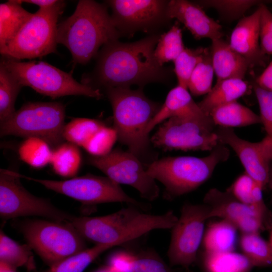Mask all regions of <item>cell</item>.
I'll list each match as a JSON object with an SVG mask.
<instances>
[{
	"label": "cell",
	"instance_id": "6da1fadb",
	"mask_svg": "<svg viewBox=\"0 0 272 272\" xmlns=\"http://www.w3.org/2000/svg\"><path fill=\"white\" fill-rule=\"evenodd\" d=\"M160 35L152 34L137 41L122 43L118 40L105 44L99 51L92 75L84 80L94 87H142L152 82H164L170 71L154 57Z\"/></svg>",
	"mask_w": 272,
	"mask_h": 272
},
{
	"label": "cell",
	"instance_id": "7a4b0ae2",
	"mask_svg": "<svg viewBox=\"0 0 272 272\" xmlns=\"http://www.w3.org/2000/svg\"><path fill=\"white\" fill-rule=\"evenodd\" d=\"M120 36L107 6L81 0L74 13L58 24L56 39L57 44L68 49L75 62L86 64L96 57L101 46Z\"/></svg>",
	"mask_w": 272,
	"mask_h": 272
},
{
	"label": "cell",
	"instance_id": "3957f363",
	"mask_svg": "<svg viewBox=\"0 0 272 272\" xmlns=\"http://www.w3.org/2000/svg\"><path fill=\"white\" fill-rule=\"evenodd\" d=\"M104 90L112 106L117 140L147 167L157 160L151 149L147 128L161 105L148 98L142 88L110 87Z\"/></svg>",
	"mask_w": 272,
	"mask_h": 272
},
{
	"label": "cell",
	"instance_id": "277c9868",
	"mask_svg": "<svg viewBox=\"0 0 272 272\" xmlns=\"http://www.w3.org/2000/svg\"><path fill=\"white\" fill-rule=\"evenodd\" d=\"M137 208L132 206L103 216H73L69 222L85 240L116 246L154 230L172 229L178 220L172 211L152 215Z\"/></svg>",
	"mask_w": 272,
	"mask_h": 272
},
{
	"label": "cell",
	"instance_id": "5b68a950",
	"mask_svg": "<svg viewBox=\"0 0 272 272\" xmlns=\"http://www.w3.org/2000/svg\"><path fill=\"white\" fill-rule=\"evenodd\" d=\"M230 156L229 149L219 143L206 157H168L156 160L146 168L147 174L161 182L168 198L193 191L212 175L216 166Z\"/></svg>",
	"mask_w": 272,
	"mask_h": 272
},
{
	"label": "cell",
	"instance_id": "8992f818",
	"mask_svg": "<svg viewBox=\"0 0 272 272\" xmlns=\"http://www.w3.org/2000/svg\"><path fill=\"white\" fill-rule=\"evenodd\" d=\"M1 63L24 86L55 98L64 96L82 95L100 99L99 89L77 82L70 73L44 61H20L6 56Z\"/></svg>",
	"mask_w": 272,
	"mask_h": 272
},
{
	"label": "cell",
	"instance_id": "52a82bcc",
	"mask_svg": "<svg viewBox=\"0 0 272 272\" xmlns=\"http://www.w3.org/2000/svg\"><path fill=\"white\" fill-rule=\"evenodd\" d=\"M65 107L58 102H28L1 123V137H37L57 147L63 140Z\"/></svg>",
	"mask_w": 272,
	"mask_h": 272
},
{
	"label": "cell",
	"instance_id": "ba28073f",
	"mask_svg": "<svg viewBox=\"0 0 272 272\" xmlns=\"http://www.w3.org/2000/svg\"><path fill=\"white\" fill-rule=\"evenodd\" d=\"M65 6L58 1L53 6L39 8L16 36L3 48L4 56L16 60L33 59L56 51L58 17Z\"/></svg>",
	"mask_w": 272,
	"mask_h": 272
},
{
	"label": "cell",
	"instance_id": "9c48e42d",
	"mask_svg": "<svg viewBox=\"0 0 272 272\" xmlns=\"http://www.w3.org/2000/svg\"><path fill=\"white\" fill-rule=\"evenodd\" d=\"M21 230L32 249L51 266L86 248L85 239L68 222L27 220Z\"/></svg>",
	"mask_w": 272,
	"mask_h": 272
},
{
	"label": "cell",
	"instance_id": "30bf717a",
	"mask_svg": "<svg viewBox=\"0 0 272 272\" xmlns=\"http://www.w3.org/2000/svg\"><path fill=\"white\" fill-rule=\"evenodd\" d=\"M19 173L0 170V215L2 219L37 216L68 222L73 217L45 198L36 196L22 185Z\"/></svg>",
	"mask_w": 272,
	"mask_h": 272
},
{
	"label": "cell",
	"instance_id": "8fae6325",
	"mask_svg": "<svg viewBox=\"0 0 272 272\" xmlns=\"http://www.w3.org/2000/svg\"><path fill=\"white\" fill-rule=\"evenodd\" d=\"M19 176L86 205L120 202L142 209L146 207L128 195L119 184L108 177L87 174L65 180H53L34 178L20 173Z\"/></svg>",
	"mask_w": 272,
	"mask_h": 272
},
{
	"label": "cell",
	"instance_id": "7c38bea8",
	"mask_svg": "<svg viewBox=\"0 0 272 272\" xmlns=\"http://www.w3.org/2000/svg\"><path fill=\"white\" fill-rule=\"evenodd\" d=\"M213 121L172 117L161 124L150 139L154 147L163 150L211 151L219 142Z\"/></svg>",
	"mask_w": 272,
	"mask_h": 272
},
{
	"label": "cell",
	"instance_id": "4fadbf2b",
	"mask_svg": "<svg viewBox=\"0 0 272 272\" xmlns=\"http://www.w3.org/2000/svg\"><path fill=\"white\" fill-rule=\"evenodd\" d=\"M212 218L206 204L185 203L180 217L172 227L167 255L171 266L188 269L196 260L197 252L203 238L206 221Z\"/></svg>",
	"mask_w": 272,
	"mask_h": 272
},
{
	"label": "cell",
	"instance_id": "5bb4252c",
	"mask_svg": "<svg viewBox=\"0 0 272 272\" xmlns=\"http://www.w3.org/2000/svg\"><path fill=\"white\" fill-rule=\"evenodd\" d=\"M87 160L117 183L136 189L142 197L152 201L158 197L159 188L155 180L147 174L142 162L128 151L116 149L104 156L91 155Z\"/></svg>",
	"mask_w": 272,
	"mask_h": 272
},
{
	"label": "cell",
	"instance_id": "9a60e30c",
	"mask_svg": "<svg viewBox=\"0 0 272 272\" xmlns=\"http://www.w3.org/2000/svg\"><path fill=\"white\" fill-rule=\"evenodd\" d=\"M203 203L210 207L212 217L223 218L242 233H259L272 228V213L269 210L243 203L228 190L211 189L205 195Z\"/></svg>",
	"mask_w": 272,
	"mask_h": 272
},
{
	"label": "cell",
	"instance_id": "2e32d148",
	"mask_svg": "<svg viewBox=\"0 0 272 272\" xmlns=\"http://www.w3.org/2000/svg\"><path fill=\"white\" fill-rule=\"evenodd\" d=\"M168 1L110 0L113 23L120 35L132 36L137 31H151L169 20L166 15Z\"/></svg>",
	"mask_w": 272,
	"mask_h": 272
},
{
	"label": "cell",
	"instance_id": "e0dca14e",
	"mask_svg": "<svg viewBox=\"0 0 272 272\" xmlns=\"http://www.w3.org/2000/svg\"><path fill=\"white\" fill-rule=\"evenodd\" d=\"M219 143L229 146L236 153L245 173L262 189L268 185L272 162V143L266 137L261 141L252 143L239 137L233 128L221 127L215 129Z\"/></svg>",
	"mask_w": 272,
	"mask_h": 272
},
{
	"label": "cell",
	"instance_id": "ac0fdd59",
	"mask_svg": "<svg viewBox=\"0 0 272 272\" xmlns=\"http://www.w3.org/2000/svg\"><path fill=\"white\" fill-rule=\"evenodd\" d=\"M166 15L168 19L175 18L182 23L196 39L222 38V26L209 17L195 2L186 0L168 1Z\"/></svg>",
	"mask_w": 272,
	"mask_h": 272
},
{
	"label": "cell",
	"instance_id": "d6986e66",
	"mask_svg": "<svg viewBox=\"0 0 272 272\" xmlns=\"http://www.w3.org/2000/svg\"><path fill=\"white\" fill-rule=\"evenodd\" d=\"M260 14L259 6L253 14L241 18L233 30L229 43L252 66L264 64L265 55L261 50L259 42Z\"/></svg>",
	"mask_w": 272,
	"mask_h": 272
},
{
	"label": "cell",
	"instance_id": "ffe728a7",
	"mask_svg": "<svg viewBox=\"0 0 272 272\" xmlns=\"http://www.w3.org/2000/svg\"><path fill=\"white\" fill-rule=\"evenodd\" d=\"M175 116L213 121L211 117L206 114L194 101L187 89L178 85L169 92L165 102L150 122L148 133L156 125Z\"/></svg>",
	"mask_w": 272,
	"mask_h": 272
},
{
	"label": "cell",
	"instance_id": "44dd1931",
	"mask_svg": "<svg viewBox=\"0 0 272 272\" xmlns=\"http://www.w3.org/2000/svg\"><path fill=\"white\" fill-rule=\"evenodd\" d=\"M212 41L210 49L217 81L231 79L243 80L248 68L252 66L250 62L222 38Z\"/></svg>",
	"mask_w": 272,
	"mask_h": 272
},
{
	"label": "cell",
	"instance_id": "7402d4cb",
	"mask_svg": "<svg viewBox=\"0 0 272 272\" xmlns=\"http://www.w3.org/2000/svg\"><path fill=\"white\" fill-rule=\"evenodd\" d=\"M247 88V83L241 79L217 81L212 90L197 104L206 114L210 115L216 108L237 101L246 93Z\"/></svg>",
	"mask_w": 272,
	"mask_h": 272
},
{
	"label": "cell",
	"instance_id": "603a6c76",
	"mask_svg": "<svg viewBox=\"0 0 272 272\" xmlns=\"http://www.w3.org/2000/svg\"><path fill=\"white\" fill-rule=\"evenodd\" d=\"M33 15L24 9L18 0L1 4L0 49L16 36Z\"/></svg>",
	"mask_w": 272,
	"mask_h": 272
},
{
	"label": "cell",
	"instance_id": "cb8c5ba5",
	"mask_svg": "<svg viewBox=\"0 0 272 272\" xmlns=\"http://www.w3.org/2000/svg\"><path fill=\"white\" fill-rule=\"evenodd\" d=\"M214 124L232 128L261 123L259 115L237 101L220 106L210 113Z\"/></svg>",
	"mask_w": 272,
	"mask_h": 272
},
{
	"label": "cell",
	"instance_id": "d4e9b609",
	"mask_svg": "<svg viewBox=\"0 0 272 272\" xmlns=\"http://www.w3.org/2000/svg\"><path fill=\"white\" fill-rule=\"evenodd\" d=\"M237 228L223 220L210 225L203 236V246L206 252L233 251L236 239Z\"/></svg>",
	"mask_w": 272,
	"mask_h": 272
},
{
	"label": "cell",
	"instance_id": "484cf974",
	"mask_svg": "<svg viewBox=\"0 0 272 272\" xmlns=\"http://www.w3.org/2000/svg\"><path fill=\"white\" fill-rule=\"evenodd\" d=\"M203 265L207 272H250L254 267L245 255L233 251L205 252Z\"/></svg>",
	"mask_w": 272,
	"mask_h": 272
},
{
	"label": "cell",
	"instance_id": "4316f807",
	"mask_svg": "<svg viewBox=\"0 0 272 272\" xmlns=\"http://www.w3.org/2000/svg\"><path fill=\"white\" fill-rule=\"evenodd\" d=\"M82 156L78 146L61 143L52 151L50 164L54 172L63 177H74L80 168Z\"/></svg>",
	"mask_w": 272,
	"mask_h": 272
},
{
	"label": "cell",
	"instance_id": "83f0119b",
	"mask_svg": "<svg viewBox=\"0 0 272 272\" xmlns=\"http://www.w3.org/2000/svg\"><path fill=\"white\" fill-rule=\"evenodd\" d=\"M32 249L27 243L20 244L8 236L2 230L0 233V261L16 268L26 266L35 268Z\"/></svg>",
	"mask_w": 272,
	"mask_h": 272
},
{
	"label": "cell",
	"instance_id": "f1b7e54d",
	"mask_svg": "<svg viewBox=\"0 0 272 272\" xmlns=\"http://www.w3.org/2000/svg\"><path fill=\"white\" fill-rule=\"evenodd\" d=\"M240 245L254 267L272 266V247L259 233H242Z\"/></svg>",
	"mask_w": 272,
	"mask_h": 272
},
{
	"label": "cell",
	"instance_id": "f546056e",
	"mask_svg": "<svg viewBox=\"0 0 272 272\" xmlns=\"http://www.w3.org/2000/svg\"><path fill=\"white\" fill-rule=\"evenodd\" d=\"M23 86L2 63H0V123L16 111L15 102Z\"/></svg>",
	"mask_w": 272,
	"mask_h": 272
},
{
	"label": "cell",
	"instance_id": "4dcf8cb0",
	"mask_svg": "<svg viewBox=\"0 0 272 272\" xmlns=\"http://www.w3.org/2000/svg\"><path fill=\"white\" fill-rule=\"evenodd\" d=\"M114 246L111 244H95L49 266L46 272H83L97 257Z\"/></svg>",
	"mask_w": 272,
	"mask_h": 272
},
{
	"label": "cell",
	"instance_id": "1f68e13d",
	"mask_svg": "<svg viewBox=\"0 0 272 272\" xmlns=\"http://www.w3.org/2000/svg\"><path fill=\"white\" fill-rule=\"evenodd\" d=\"M262 190L261 186L245 172L227 189L243 203L265 210L267 208L263 199Z\"/></svg>",
	"mask_w": 272,
	"mask_h": 272
},
{
	"label": "cell",
	"instance_id": "d6a6232c",
	"mask_svg": "<svg viewBox=\"0 0 272 272\" xmlns=\"http://www.w3.org/2000/svg\"><path fill=\"white\" fill-rule=\"evenodd\" d=\"M185 47L183 43L181 30L175 24L167 32L160 35L154 50V57L161 66L174 61Z\"/></svg>",
	"mask_w": 272,
	"mask_h": 272
},
{
	"label": "cell",
	"instance_id": "836d02e7",
	"mask_svg": "<svg viewBox=\"0 0 272 272\" xmlns=\"http://www.w3.org/2000/svg\"><path fill=\"white\" fill-rule=\"evenodd\" d=\"M105 124L97 119L75 118L64 124L62 138L67 142L83 147Z\"/></svg>",
	"mask_w": 272,
	"mask_h": 272
},
{
	"label": "cell",
	"instance_id": "e575fe53",
	"mask_svg": "<svg viewBox=\"0 0 272 272\" xmlns=\"http://www.w3.org/2000/svg\"><path fill=\"white\" fill-rule=\"evenodd\" d=\"M23 161L34 168H42L50 163L52 151L44 140L37 137L26 138L18 148Z\"/></svg>",
	"mask_w": 272,
	"mask_h": 272
},
{
	"label": "cell",
	"instance_id": "d590c367",
	"mask_svg": "<svg viewBox=\"0 0 272 272\" xmlns=\"http://www.w3.org/2000/svg\"><path fill=\"white\" fill-rule=\"evenodd\" d=\"M211 49L208 48L202 59L193 70L188 82L187 89L192 95H207L212 89L214 74Z\"/></svg>",
	"mask_w": 272,
	"mask_h": 272
},
{
	"label": "cell",
	"instance_id": "8d00e7d4",
	"mask_svg": "<svg viewBox=\"0 0 272 272\" xmlns=\"http://www.w3.org/2000/svg\"><path fill=\"white\" fill-rule=\"evenodd\" d=\"M207 48L200 47L196 49L185 48L175 59L174 71L178 85L187 89L190 77L197 64L201 60Z\"/></svg>",
	"mask_w": 272,
	"mask_h": 272
},
{
	"label": "cell",
	"instance_id": "74e56055",
	"mask_svg": "<svg viewBox=\"0 0 272 272\" xmlns=\"http://www.w3.org/2000/svg\"><path fill=\"white\" fill-rule=\"evenodd\" d=\"M254 0H208L195 3L201 7L213 8L227 21L238 19L253 6L262 3Z\"/></svg>",
	"mask_w": 272,
	"mask_h": 272
},
{
	"label": "cell",
	"instance_id": "f35d334b",
	"mask_svg": "<svg viewBox=\"0 0 272 272\" xmlns=\"http://www.w3.org/2000/svg\"><path fill=\"white\" fill-rule=\"evenodd\" d=\"M117 135L113 127L104 126L83 148L92 156H102L112 151Z\"/></svg>",
	"mask_w": 272,
	"mask_h": 272
},
{
	"label": "cell",
	"instance_id": "ab89813d",
	"mask_svg": "<svg viewBox=\"0 0 272 272\" xmlns=\"http://www.w3.org/2000/svg\"><path fill=\"white\" fill-rule=\"evenodd\" d=\"M127 272H172L170 267L156 253L151 251L134 254Z\"/></svg>",
	"mask_w": 272,
	"mask_h": 272
},
{
	"label": "cell",
	"instance_id": "60d3db41",
	"mask_svg": "<svg viewBox=\"0 0 272 272\" xmlns=\"http://www.w3.org/2000/svg\"><path fill=\"white\" fill-rule=\"evenodd\" d=\"M260 109V117L267 137L272 143V91L253 86Z\"/></svg>",
	"mask_w": 272,
	"mask_h": 272
},
{
	"label": "cell",
	"instance_id": "b9f144b4",
	"mask_svg": "<svg viewBox=\"0 0 272 272\" xmlns=\"http://www.w3.org/2000/svg\"><path fill=\"white\" fill-rule=\"evenodd\" d=\"M260 10L259 42L264 54L272 55V13L262 3Z\"/></svg>",
	"mask_w": 272,
	"mask_h": 272
},
{
	"label": "cell",
	"instance_id": "7bdbcfd3",
	"mask_svg": "<svg viewBox=\"0 0 272 272\" xmlns=\"http://www.w3.org/2000/svg\"><path fill=\"white\" fill-rule=\"evenodd\" d=\"M133 253L119 251L112 254L108 259V267L113 272H127L131 265Z\"/></svg>",
	"mask_w": 272,
	"mask_h": 272
},
{
	"label": "cell",
	"instance_id": "ee69618b",
	"mask_svg": "<svg viewBox=\"0 0 272 272\" xmlns=\"http://www.w3.org/2000/svg\"><path fill=\"white\" fill-rule=\"evenodd\" d=\"M255 84L264 90L272 91V60L256 79Z\"/></svg>",
	"mask_w": 272,
	"mask_h": 272
},
{
	"label": "cell",
	"instance_id": "f6af8a7d",
	"mask_svg": "<svg viewBox=\"0 0 272 272\" xmlns=\"http://www.w3.org/2000/svg\"><path fill=\"white\" fill-rule=\"evenodd\" d=\"M22 4L23 3L32 4L38 6L39 8H48L53 6L57 2V0H18Z\"/></svg>",
	"mask_w": 272,
	"mask_h": 272
},
{
	"label": "cell",
	"instance_id": "bcb514c9",
	"mask_svg": "<svg viewBox=\"0 0 272 272\" xmlns=\"http://www.w3.org/2000/svg\"><path fill=\"white\" fill-rule=\"evenodd\" d=\"M0 272H17L16 268L3 261H0Z\"/></svg>",
	"mask_w": 272,
	"mask_h": 272
},
{
	"label": "cell",
	"instance_id": "7dc6e473",
	"mask_svg": "<svg viewBox=\"0 0 272 272\" xmlns=\"http://www.w3.org/2000/svg\"><path fill=\"white\" fill-rule=\"evenodd\" d=\"M94 272H113L108 266L100 268Z\"/></svg>",
	"mask_w": 272,
	"mask_h": 272
},
{
	"label": "cell",
	"instance_id": "c3c4849f",
	"mask_svg": "<svg viewBox=\"0 0 272 272\" xmlns=\"http://www.w3.org/2000/svg\"><path fill=\"white\" fill-rule=\"evenodd\" d=\"M268 242L269 243V244H270V245L272 247V228H271V232H270V235H269Z\"/></svg>",
	"mask_w": 272,
	"mask_h": 272
}]
</instances>
